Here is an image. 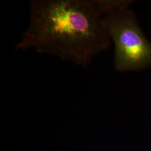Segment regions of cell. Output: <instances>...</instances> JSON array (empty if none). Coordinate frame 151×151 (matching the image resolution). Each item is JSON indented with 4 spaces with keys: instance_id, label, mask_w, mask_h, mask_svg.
Here are the masks:
<instances>
[{
    "instance_id": "obj_2",
    "label": "cell",
    "mask_w": 151,
    "mask_h": 151,
    "mask_svg": "<svg viewBox=\"0 0 151 151\" xmlns=\"http://www.w3.org/2000/svg\"><path fill=\"white\" fill-rule=\"evenodd\" d=\"M130 6L118 7L103 17L114 44V67L122 72L141 71L151 67V42Z\"/></svg>"
},
{
    "instance_id": "obj_1",
    "label": "cell",
    "mask_w": 151,
    "mask_h": 151,
    "mask_svg": "<svg viewBox=\"0 0 151 151\" xmlns=\"http://www.w3.org/2000/svg\"><path fill=\"white\" fill-rule=\"evenodd\" d=\"M129 0H33L16 50L34 49L86 68L111 41L103 17Z\"/></svg>"
}]
</instances>
